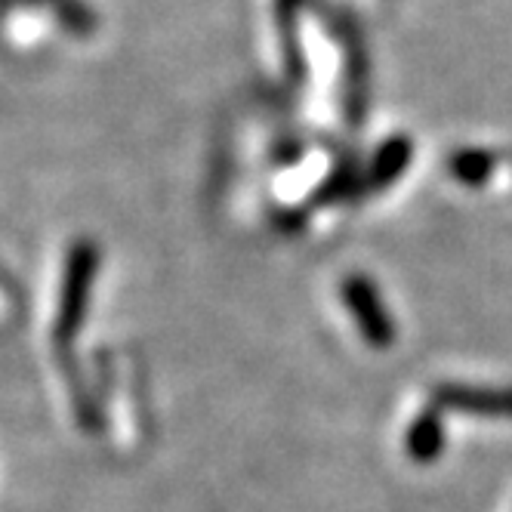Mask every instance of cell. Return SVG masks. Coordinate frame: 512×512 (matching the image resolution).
Here are the masks:
<instances>
[{
  "instance_id": "obj_1",
  "label": "cell",
  "mask_w": 512,
  "mask_h": 512,
  "mask_svg": "<svg viewBox=\"0 0 512 512\" xmlns=\"http://www.w3.org/2000/svg\"><path fill=\"white\" fill-rule=\"evenodd\" d=\"M99 263V253L90 241H78V247L68 253V272L62 284V306H59V324H56V340L65 343L68 337L78 334L87 309V290L93 281Z\"/></svg>"
},
{
  "instance_id": "obj_2",
  "label": "cell",
  "mask_w": 512,
  "mask_h": 512,
  "mask_svg": "<svg viewBox=\"0 0 512 512\" xmlns=\"http://www.w3.org/2000/svg\"><path fill=\"white\" fill-rule=\"evenodd\" d=\"M343 300L352 309V315H355V321L361 327L364 340H368L371 346H377V349L392 346V340H395V324H392V318H389V312H386V306L380 300V290H377V284L371 278H364V275L346 278V284H343Z\"/></svg>"
},
{
  "instance_id": "obj_3",
  "label": "cell",
  "mask_w": 512,
  "mask_h": 512,
  "mask_svg": "<svg viewBox=\"0 0 512 512\" xmlns=\"http://www.w3.org/2000/svg\"><path fill=\"white\" fill-rule=\"evenodd\" d=\"M435 408L442 411H463L475 417L512 420V389H482V386H438Z\"/></svg>"
},
{
  "instance_id": "obj_4",
  "label": "cell",
  "mask_w": 512,
  "mask_h": 512,
  "mask_svg": "<svg viewBox=\"0 0 512 512\" xmlns=\"http://www.w3.org/2000/svg\"><path fill=\"white\" fill-rule=\"evenodd\" d=\"M331 28L343 38L346 44V56H349V118L352 124H358L361 112H364V84H368V53L361 47V31L355 28V22L349 16L334 13Z\"/></svg>"
},
{
  "instance_id": "obj_5",
  "label": "cell",
  "mask_w": 512,
  "mask_h": 512,
  "mask_svg": "<svg viewBox=\"0 0 512 512\" xmlns=\"http://www.w3.org/2000/svg\"><path fill=\"white\" fill-rule=\"evenodd\" d=\"M405 448L414 460L429 463L442 454L445 448V423H442V408H426L408 429Z\"/></svg>"
},
{
  "instance_id": "obj_6",
  "label": "cell",
  "mask_w": 512,
  "mask_h": 512,
  "mask_svg": "<svg viewBox=\"0 0 512 512\" xmlns=\"http://www.w3.org/2000/svg\"><path fill=\"white\" fill-rule=\"evenodd\" d=\"M408 164H411V142L405 136L386 139L374 155V164L368 170V182H364V186H368L371 192L386 189L389 182H395L401 173H405Z\"/></svg>"
},
{
  "instance_id": "obj_7",
  "label": "cell",
  "mask_w": 512,
  "mask_h": 512,
  "mask_svg": "<svg viewBox=\"0 0 512 512\" xmlns=\"http://www.w3.org/2000/svg\"><path fill=\"white\" fill-rule=\"evenodd\" d=\"M494 167H497V158L482 149H460L448 161L451 176L457 182H463V186H482V182L491 179Z\"/></svg>"
},
{
  "instance_id": "obj_8",
  "label": "cell",
  "mask_w": 512,
  "mask_h": 512,
  "mask_svg": "<svg viewBox=\"0 0 512 512\" xmlns=\"http://www.w3.org/2000/svg\"><path fill=\"white\" fill-rule=\"evenodd\" d=\"M306 0H278L275 4V16H278V28H281V41H284V53H287V68L297 81L303 78V59H300V47H297V13Z\"/></svg>"
}]
</instances>
